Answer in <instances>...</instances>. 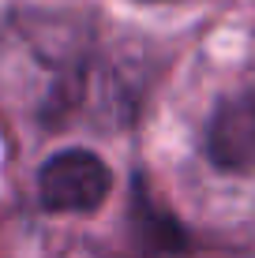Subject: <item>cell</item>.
Wrapping results in <instances>:
<instances>
[{"mask_svg":"<svg viewBox=\"0 0 255 258\" xmlns=\"http://www.w3.org/2000/svg\"><path fill=\"white\" fill-rule=\"evenodd\" d=\"M113 191V172L90 150H60L38 172L41 206L53 213H90Z\"/></svg>","mask_w":255,"mask_h":258,"instance_id":"obj_1","label":"cell"},{"mask_svg":"<svg viewBox=\"0 0 255 258\" xmlns=\"http://www.w3.org/2000/svg\"><path fill=\"white\" fill-rule=\"evenodd\" d=\"M207 157L222 172L255 168V83L218 105L207 131Z\"/></svg>","mask_w":255,"mask_h":258,"instance_id":"obj_2","label":"cell"}]
</instances>
